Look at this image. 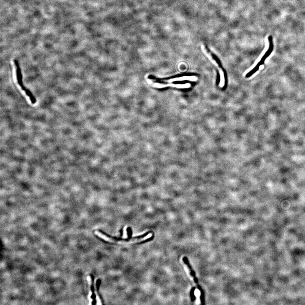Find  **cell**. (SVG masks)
Here are the masks:
<instances>
[{"mask_svg": "<svg viewBox=\"0 0 305 305\" xmlns=\"http://www.w3.org/2000/svg\"><path fill=\"white\" fill-rule=\"evenodd\" d=\"M15 65L16 68V75L17 79L18 81V84L21 87V89L23 91H25V94L30 99L31 101L32 104H35L36 102V99L35 97L34 96L32 92L29 90L25 88L24 85H23V76H22V73H21V69L18 61H15Z\"/></svg>", "mask_w": 305, "mask_h": 305, "instance_id": "cell-1", "label": "cell"}, {"mask_svg": "<svg viewBox=\"0 0 305 305\" xmlns=\"http://www.w3.org/2000/svg\"><path fill=\"white\" fill-rule=\"evenodd\" d=\"M201 49L202 50L203 52L204 53L205 55H206V56H207V57H208V59H209L210 61L213 64L214 66L216 67L218 69L220 76L219 86L220 88H224L225 85V78L224 71H223V70L220 68L218 64L217 63V61H216L215 59H214L212 55H211V54H210V53L206 49V48H205V46H204V45H202V46H201Z\"/></svg>", "mask_w": 305, "mask_h": 305, "instance_id": "cell-2", "label": "cell"}, {"mask_svg": "<svg viewBox=\"0 0 305 305\" xmlns=\"http://www.w3.org/2000/svg\"><path fill=\"white\" fill-rule=\"evenodd\" d=\"M183 260L184 263L187 266L188 269L190 270V274H191V276L193 277L194 278V282L196 283L197 286V288H198L199 290L201 292V303L202 304H205V295L204 293V290L201 287L200 285L199 284L198 280H197V278L196 276V274H195V272L194 271V270L192 268V267L190 265V262H189V260H188V258L186 257H184L183 259Z\"/></svg>", "mask_w": 305, "mask_h": 305, "instance_id": "cell-3", "label": "cell"}, {"mask_svg": "<svg viewBox=\"0 0 305 305\" xmlns=\"http://www.w3.org/2000/svg\"><path fill=\"white\" fill-rule=\"evenodd\" d=\"M268 40L269 42V47L268 49L266 52L265 54L262 56L261 59L259 60V62L257 63L256 66L257 65L259 67H260V66H262L264 63V62H265V60H266L268 57H269L271 54L273 50H274V42H273V37L271 36H270L268 37Z\"/></svg>", "mask_w": 305, "mask_h": 305, "instance_id": "cell-4", "label": "cell"}, {"mask_svg": "<svg viewBox=\"0 0 305 305\" xmlns=\"http://www.w3.org/2000/svg\"><path fill=\"white\" fill-rule=\"evenodd\" d=\"M185 80H189L192 81H195L197 80V77L196 76H194V75L193 76L192 75V76H182V77L176 78L170 80L169 82H172L181 81Z\"/></svg>", "mask_w": 305, "mask_h": 305, "instance_id": "cell-5", "label": "cell"}, {"mask_svg": "<svg viewBox=\"0 0 305 305\" xmlns=\"http://www.w3.org/2000/svg\"><path fill=\"white\" fill-rule=\"evenodd\" d=\"M194 290H195V288H192L191 290V293H190V297H191V300L192 301H194L195 299V296L194 295Z\"/></svg>", "mask_w": 305, "mask_h": 305, "instance_id": "cell-6", "label": "cell"}, {"mask_svg": "<svg viewBox=\"0 0 305 305\" xmlns=\"http://www.w3.org/2000/svg\"><path fill=\"white\" fill-rule=\"evenodd\" d=\"M121 236H123V229H121Z\"/></svg>", "mask_w": 305, "mask_h": 305, "instance_id": "cell-7", "label": "cell"}]
</instances>
